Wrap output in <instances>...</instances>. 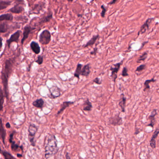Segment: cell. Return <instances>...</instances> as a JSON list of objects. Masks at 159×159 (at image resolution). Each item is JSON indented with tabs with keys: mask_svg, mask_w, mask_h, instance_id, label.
I'll return each mask as SVG.
<instances>
[{
	"mask_svg": "<svg viewBox=\"0 0 159 159\" xmlns=\"http://www.w3.org/2000/svg\"><path fill=\"white\" fill-rule=\"evenodd\" d=\"M126 101H127V98L125 96L124 94L123 93H122L121 95V98H120V101L119 103V105L121 108L122 113L125 112Z\"/></svg>",
	"mask_w": 159,
	"mask_h": 159,
	"instance_id": "obj_14",
	"label": "cell"
},
{
	"mask_svg": "<svg viewBox=\"0 0 159 159\" xmlns=\"http://www.w3.org/2000/svg\"><path fill=\"white\" fill-rule=\"evenodd\" d=\"M51 40V34L48 29H45L41 32L39 37L40 43L43 45L49 44Z\"/></svg>",
	"mask_w": 159,
	"mask_h": 159,
	"instance_id": "obj_3",
	"label": "cell"
},
{
	"mask_svg": "<svg viewBox=\"0 0 159 159\" xmlns=\"http://www.w3.org/2000/svg\"><path fill=\"white\" fill-rule=\"evenodd\" d=\"M13 16L11 14H4L1 15H0V22L4 21H11L13 20Z\"/></svg>",
	"mask_w": 159,
	"mask_h": 159,
	"instance_id": "obj_20",
	"label": "cell"
},
{
	"mask_svg": "<svg viewBox=\"0 0 159 159\" xmlns=\"http://www.w3.org/2000/svg\"><path fill=\"white\" fill-rule=\"evenodd\" d=\"M93 82L95 83L96 84H102V81H101V80L99 78H96L93 80Z\"/></svg>",
	"mask_w": 159,
	"mask_h": 159,
	"instance_id": "obj_36",
	"label": "cell"
},
{
	"mask_svg": "<svg viewBox=\"0 0 159 159\" xmlns=\"http://www.w3.org/2000/svg\"><path fill=\"white\" fill-rule=\"evenodd\" d=\"M98 48L97 47H95L93 51L90 52V55H95L96 53H97Z\"/></svg>",
	"mask_w": 159,
	"mask_h": 159,
	"instance_id": "obj_37",
	"label": "cell"
},
{
	"mask_svg": "<svg viewBox=\"0 0 159 159\" xmlns=\"http://www.w3.org/2000/svg\"><path fill=\"white\" fill-rule=\"evenodd\" d=\"M11 67H12V63L11 61L9 60H7L6 62L5 63V73H6V75L4 73L2 74V82H3V85H4L5 94L7 96L8 95V75L11 71Z\"/></svg>",
	"mask_w": 159,
	"mask_h": 159,
	"instance_id": "obj_2",
	"label": "cell"
},
{
	"mask_svg": "<svg viewBox=\"0 0 159 159\" xmlns=\"http://www.w3.org/2000/svg\"><path fill=\"white\" fill-rule=\"evenodd\" d=\"M52 18H53V14L52 12L49 13V14L47 15L46 16H44L40 19L39 22V24L42 25L43 23L49 22Z\"/></svg>",
	"mask_w": 159,
	"mask_h": 159,
	"instance_id": "obj_18",
	"label": "cell"
},
{
	"mask_svg": "<svg viewBox=\"0 0 159 159\" xmlns=\"http://www.w3.org/2000/svg\"><path fill=\"white\" fill-rule=\"evenodd\" d=\"M9 28V26L6 22L0 23V34L7 32Z\"/></svg>",
	"mask_w": 159,
	"mask_h": 159,
	"instance_id": "obj_27",
	"label": "cell"
},
{
	"mask_svg": "<svg viewBox=\"0 0 159 159\" xmlns=\"http://www.w3.org/2000/svg\"><path fill=\"white\" fill-rule=\"evenodd\" d=\"M24 11V8L19 4H16L8 10L9 12L14 14L21 13Z\"/></svg>",
	"mask_w": 159,
	"mask_h": 159,
	"instance_id": "obj_13",
	"label": "cell"
},
{
	"mask_svg": "<svg viewBox=\"0 0 159 159\" xmlns=\"http://www.w3.org/2000/svg\"><path fill=\"white\" fill-rule=\"evenodd\" d=\"M0 135L2 138V141L4 144H5V139L6 137V132L5 129L3 128V124H2V121L0 119Z\"/></svg>",
	"mask_w": 159,
	"mask_h": 159,
	"instance_id": "obj_26",
	"label": "cell"
},
{
	"mask_svg": "<svg viewBox=\"0 0 159 159\" xmlns=\"http://www.w3.org/2000/svg\"><path fill=\"white\" fill-rule=\"evenodd\" d=\"M109 123L113 126H121L123 124L122 119L119 115H116L109 118Z\"/></svg>",
	"mask_w": 159,
	"mask_h": 159,
	"instance_id": "obj_8",
	"label": "cell"
},
{
	"mask_svg": "<svg viewBox=\"0 0 159 159\" xmlns=\"http://www.w3.org/2000/svg\"><path fill=\"white\" fill-rule=\"evenodd\" d=\"M38 131V127L35 124H31L28 127V139L30 142L31 145L33 147L36 146L35 144V136Z\"/></svg>",
	"mask_w": 159,
	"mask_h": 159,
	"instance_id": "obj_4",
	"label": "cell"
},
{
	"mask_svg": "<svg viewBox=\"0 0 159 159\" xmlns=\"http://www.w3.org/2000/svg\"><path fill=\"white\" fill-rule=\"evenodd\" d=\"M14 1L15 2H17V4H22V5H24L25 2L24 0H12Z\"/></svg>",
	"mask_w": 159,
	"mask_h": 159,
	"instance_id": "obj_38",
	"label": "cell"
},
{
	"mask_svg": "<svg viewBox=\"0 0 159 159\" xmlns=\"http://www.w3.org/2000/svg\"><path fill=\"white\" fill-rule=\"evenodd\" d=\"M157 115V110L154 109L151 111L150 115L148 117V120H150V123L148 125V127H150L154 128L155 124V116Z\"/></svg>",
	"mask_w": 159,
	"mask_h": 159,
	"instance_id": "obj_11",
	"label": "cell"
},
{
	"mask_svg": "<svg viewBox=\"0 0 159 159\" xmlns=\"http://www.w3.org/2000/svg\"><path fill=\"white\" fill-rule=\"evenodd\" d=\"M148 53L147 52H144L143 54L140 56L139 58L138 59V60H137V63H140L145 61L147 58H148Z\"/></svg>",
	"mask_w": 159,
	"mask_h": 159,
	"instance_id": "obj_29",
	"label": "cell"
},
{
	"mask_svg": "<svg viewBox=\"0 0 159 159\" xmlns=\"http://www.w3.org/2000/svg\"><path fill=\"white\" fill-rule=\"evenodd\" d=\"M3 155H4V157L5 159H11V158H14V157H13L11 154H9V153H7V152H3L2 153Z\"/></svg>",
	"mask_w": 159,
	"mask_h": 159,
	"instance_id": "obj_35",
	"label": "cell"
},
{
	"mask_svg": "<svg viewBox=\"0 0 159 159\" xmlns=\"http://www.w3.org/2000/svg\"><path fill=\"white\" fill-rule=\"evenodd\" d=\"M99 37L100 36L99 35H94V36L93 37L91 38V39L89 40L88 42L84 45L83 47H84V48H87V47H88L91 46L95 44V42H96L97 40L98 39H99Z\"/></svg>",
	"mask_w": 159,
	"mask_h": 159,
	"instance_id": "obj_17",
	"label": "cell"
},
{
	"mask_svg": "<svg viewBox=\"0 0 159 159\" xmlns=\"http://www.w3.org/2000/svg\"><path fill=\"white\" fill-rule=\"evenodd\" d=\"M90 73V67L89 64L83 66L81 70V75L84 77H88Z\"/></svg>",
	"mask_w": 159,
	"mask_h": 159,
	"instance_id": "obj_21",
	"label": "cell"
},
{
	"mask_svg": "<svg viewBox=\"0 0 159 159\" xmlns=\"http://www.w3.org/2000/svg\"><path fill=\"white\" fill-rule=\"evenodd\" d=\"M36 29L35 28L32 27L30 25L25 26L24 29V32H23V38L21 39V45H23L25 41L28 38V36L30 35V33L32 31H33Z\"/></svg>",
	"mask_w": 159,
	"mask_h": 159,
	"instance_id": "obj_10",
	"label": "cell"
},
{
	"mask_svg": "<svg viewBox=\"0 0 159 159\" xmlns=\"http://www.w3.org/2000/svg\"><path fill=\"white\" fill-rule=\"evenodd\" d=\"M154 20L153 18H149L145 21L142 25L141 26L140 30L138 33V36L140 35H142L146 32L147 31H148L150 27V24L152 21Z\"/></svg>",
	"mask_w": 159,
	"mask_h": 159,
	"instance_id": "obj_9",
	"label": "cell"
},
{
	"mask_svg": "<svg viewBox=\"0 0 159 159\" xmlns=\"http://www.w3.org/2000/svg\"><path fill=\"white\" fill-rule=\"evenodd\" d=\"M146 68V65H141L136 69L135 72H141L143 71Z\"/></svg>",
	"mask_w": 159,
	"mask_h": 159,
	"instance_id": "obj_30",
	"label": "cell"
},
{
	"mask_svg": "<svg viewBox=\"0 0 159 159\" xmlns=\"http://www.w3.org/2000/svg\"><path fill=\"white\" fill-rule=\"evenodd\" d=\"M66 158L67 159H70L71 157H70V155H69V154L68 153H66Z\"/></svg>",
	"mask_w": 159,
	"mask_h": 159,
	"instance_id": "obj_40",
	"label": "cell"
},
{
	"mask_svg": "<svg viewBox=\"0 0 159 159\" xmlns=\"http://www.w3.org/2000/svg\"><path fill=\"white\" fill-rule=\"evenodd\" d=\"M43 62V57L42 55H40L38 57L37 60H36V62L39 65H42Z\"/></svg>",
	"mask_w": 159,
	"mask_h": 159,
	"instance_id": "obj_33",
	"label": "cell"
},
{
	"mask_svg": "<svg viewBox=\"0 0 159 159\" xmlns=\"http://www.w3.org/2000/svg\"><path fill=\"white\" fill-rule=\"evenodd\" d=\"M6 128H10V127H11V126H10V124L9 123H7L6 124Z\"/></svg>",
	"mask_w": 159,
	"mask_h": 159,
	"instance_id": "obj_43",
	"label": "cell"
},
{
	"mask_svg": "<svg viewBox=\"0 0 159 159\" xmlns=\"http://www.w3.org/2000/svg\"><path fill=\"white\" fill-rule=\"evenodd\" d=\"M101 9H102V11H101V14H100V15L102 18H104L105 16L106 13L107 9L105 7L104 5H102L100 6Z\"/></svg>",
	"mask_w": 159,
	"mask_h": 159,
	"instance_id": "obj_32",
	"label": "cell"
},
{
	"mask_svg": "<svg viewBox=\"0 0 159 159\" xmlns=\"http://www.w3.org/2000/svg\"><path fill=\"white\" fill-rule=\"evenodd\" d=\"M123 61L122 60L121 62L113 65L110 69V71H111V75L110 77L112 78L113 81L115 83L116 82L117 78L118 72L120 70L121 65L123 64Z\"/></svg>",
	"mask_w": 159,
	"mask_h": 159,
	"instance_id": "obj_5",
	"label": "cell"
},
{
	"mask_svg": "<svg viewBox=\"0 0 159 159\" xmlns=\"http://www.w3.org/2000/svg\"><path fill=\"white\" fill-rule=\"evenodd\" d=\"M74 104V102L72 101H65L63 102L61 104V108H60V109L58 111V112L57 113V115H59L60 114H62L63 111H64V110L66 109L67 108L69 107L70 105H71V104Z\"/></svg>",
	"mask_w": 159,
	"mask_h": 159,
	"instance_id": "obj_15",
	"label": "cell"
},
{
	"mask_svg": "<svg viewBox=\"0 0 159 159\" xmlns=\"http://www.w3.org/2000/svg\"><path fill=\"white\" fill-rule=\"evenodd\" d=\"M2 47H1L0 46V51H1L2 48Z\"/></svg>",
	"mask_w": 159,
	"mask_h": 159,
	"instance_id": "obj_45",
	"label": "cell"
},
{
	"mask_svg": "<svg viewBox=\"0 0 159 159\" xmlns=\"http://www.w3.org/2000/svg\"><path fill=\"white\" fill-rule=\"evenodd\" d=\"M44 101L43 98L37 99L33 102V105L37 108L43 109L44 105Z\"/></svg>",
	"mask_w": 159,
	"mask_h": 159,
	"instance_id": "obj_19",
	"label": "cell"
},
{
	"mask_svg": "<svg viewBox=\"0 0 159 159\" xmlns=\"http://www.w3.org/2000/svg\"><path fill=\"white\" fill-rule=\"evenodd\" d=\"M21 33V31L18 30L17 31L13 34L10 38L7 40V44L8 46V48H10V45L13 42L17 43L18 42L19 39L20 34Z\"/></svg>",
	"mask_w": 159,
	"mask_h": 159,
	"instance_id": "obj_7",
	"label": "cell"
},
{
	"mask_svg": "<svg viewBox=\"0 0 159 159\" xmlns=\"http://www.w3.org/2000/svg\"><path fill=\"white\" fill-rule=\"evenodd\" d=\"M58 142L55 135H50L47 138L45 147V158H50L56 154L58 151Z\"/></svg>",
	"mask_w": 159,
	"mask_h": 159,
	"instance_id": "obj_1",
	"label": "cell"
},
{
	"mask_svg": "<svg viewBox=\"0 0 159 159\" xmlns=\"http://www.w3.org/2000/svg\"><path fill=\"white\" fill-rule=\"evenodd\" d=\"M117 1L118 0H112L111 2L109 3V5H113V4H115Z\"/></svg>",
	"mask_w": 159,
	"mask_h": 159,
	"instance_id": "obj_39",
	"label": "cell"
},
{
	"mask_svg": "<svg viewBox=\"0 0 159 159\" xmlns=\"http://www.w3.org/2000/svg\"><path fill=\"white\" fill-rule=\"evenodd\" d=\"M83 65L81 64H78L76 67V70L74 73L75 77L77 78L78 79L80 78V76L81 75V70H82Z\"/></svg>",
	"mask_w": 159,
	"mask_h": 159,
	"instance_id": "obj_24",
	"label": "cell"
},
{
	"mask_svg": "<svg viewBox=\"0 0 159 159\" xmlns=\"http://www.w3.org/2000/svg\"><path fill=\"white\" fill-rule=\"evenodd\" d=\"M14 133L10 134V139H9V142L11 144V148L13 151H16L18 150L20 147H20L18 145L15 144V142L13 141V138Z\"/></svg>",
	"mask_w": 159,
	"mask_h": 159,
	"instance_id": "obj_23",
	"label": "cell"
},
{
	"mask_svg": "<svg viewBox=\"0 0 159 159\" xmlns=\"http://www.w3.org/2000/svg\"><path fill=\"white\" fill-rule=\"evenodd\" d=\"M157 45L159 46V43H158V44H157Z\"/></svg>",
	"mask_w": 159,
	"mask_h": 159,
	"instance_id": "obj_46",
	"label": "cell"
},
{
	"mask_svg": "<svg viewBox=\"0 0 159 159\" xmlns=\"http://www.w3.org/2000/svg\"><path fill=\"white\" fill-rule=\"evenodd\" d=\"M122 76L123 77H126L129 76V74H128V68L126 67H124L123 68L122 71Z\"/></svg>",
	"mask_w": 159,
	"mask_h": 159,
	"instance_id": "obj_34",
	"label": "cell"
},
{
	"mask_svg": "<svg viewBox=\"0 0 159 159\" xmlns=\"http://www.w3.org/2000/svg\"><path fill=\"white\" fill-rule=\"evenodd\" d=\"M11 2H12L11 1H8L0 0V11L7 8L11 5Z\"/></svg>",
	"mask_w": 159,
	"mask_h": 159,
	"instance_id": "obj_25",
	"label": "cell"
},
{
	"mask_svg": "<svg viewBox=\"0 0 159 159\" xmlns=\"http://www.w3.org/2000/svg\"><path fill=\"white\" fill-rule=\"evenodd\" d=\"M159 134V128H157L154 131V133L152 135V138L150 141V146L151 148L154 149L156 147V141L155 139L158 137Z\"/></svg>",
	"mask_w": 159,
	"mask_h": 159,
	"instance_id": "obj_12",
	"label": "cell"
},
{
	"mask_svg": "<svg viewBox=\"0 0 159 159\" xmlns=\"http://www.w3.org/2000/svg\"><path fill=\"white\" fill-rule=\"evenodd\" d=\"M156 80L154 78H151L150 79H147L145 81L144 83V91H146L147 90H149L150 89V85L149 84L152 82H155Z\"/></svg>",
	"mask_w": 159,
	"mask_h": 159,
	"instance_id": "obj_28",
	"label": "cell"
},
{
	"mask_svg": "<svg viewBox=\"0 0 159 159\" xmlns=\"http://www.w3.org/2000/svg\"><path fill=\"white\" fill-rule=\"evenodd\" d=\"M61 95V90L57 86H53L49 89L48 97L51 99H56Z\"/></svg>",
	"mask_w": 159,
	"mask_h": 159,
	"instance_id": "obj_6",
	"label": "cell"
},
{
	"mask_svg": "<svg viewBox=\"0 0 159 159\" xmlns=\"http://www.w3.org/2000/svg\"><path fill=\"white\" fill-rule=\"evenodd\" d=\"M67 1L68 2H73V1H74V0H67Z\"/></svg>",
	"mask_w": 159,
	"mask_h": 159,
	"instance_id": "obj_44",
	"label": "cell"
},
{
	"mask_svg": "<svg viewBox=\"0 0 159 159\" xmlns=\"http://www.w3.org/2000/svg\"><path fill=\"white\" fill-rule=\"evenodd\" d=\"M93 108V105L91 102L89 101L88 99H87L84 102L83 105V110L84 111H91Z\"/></svg>",
	"mask_w": 159,
	"mask_h": 159,
	"instance_id": "obj_22",
	"label": "cell"
},
{
	"mask_svg": "<svg viewBox=\"0 0 159 159\" xmlns=\"http://www.w3.org/2000/svg\"><path fill=\"white\" fill-rule=\"evenodd\" d=\"M140 131L139 130V129H135V135H137L138 134H139V133H140Z\"/></svg>",
	"mask_w": 159,
	"mask_h": 159,
	"instance_id": "obj_42",
	"label": "cell"
},
{
	"mask_svg": "<svg viewBox=\"0 0 159 159\" xmlns=\"http://www.w3.org/2000/svg\"><path fill=\"white\" fill-rule=\"evenodd\" d=\"M30 46L32 51L35 53V54H39L41 52V47L37 42L32 41L31 43Z\"/></svg>",
	"mask_w": 159,
	"mask_h": 159,
	"instance_id": "obj_16",
	"label": "cell"
},
{
	"mask_svg": "<svg viewBox=\"0 0 159 159\" xmlns=\"http://www.w3.org/2000/svg\"><path fill=\"white\" fill-rule=\"evenodd\" d=\"M2 41H3V39L1 37H0V46L1 47H2V45H3Z\"/></svg>",
	"mask_w": 159,
	"mask_h": 159,
	"instance_id": "obj_41",
	"label": "cell"
},
{
	"mask_svg": "<svg viewBox=\"0 0 159 159\" xmlns=\"http://www.w3.org/2000/svg\"><path fill=\"white\" fill-rule=\"evenodd\" d=\"M0 111L2 110L3 108V104L4 102V99H3V94L2 93L1 90L0 89Z\"/></svg>",
	"mask_w": 159,
	"mask_h": 159,
	"instance_id": "obj_31",
	"label": "cell"
}]
</instances>
